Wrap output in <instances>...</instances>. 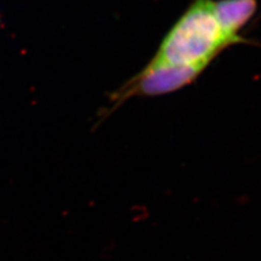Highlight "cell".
Here are the masks:
<instances>
[{"instance_id":"3","label":"cell","mask_w":261,"mask_h":261,"mask_svg":"<svg viewBox=\"0 0 261 261\" xmlns=\"http://www.w3.org/2000/svg\"><path fill=\"white\" fill-rule=\"evenodd\" d=\"M217 18L227 35L239 44L250 43L241 36V31L258 10L257 0H215Z\"/></svg>"},{"instance_id":"1","label":"cell","mask_w":261,"mask_h":261,"mask_svg":"<svg viewBox=\"0 0 261 261\" xmlns=\"http://www.w3.org/2000/svg\"><path fill=\"white\" fill-rule=\"evenodd\" d=\"M239 45L226 34L215 9V0H193L163 37L151 65L195 67L205 71L226 48Z\"/></svg>"},{"instance_id":"2","label":"cell","mask_w":261,"mask_h":261,"mask_svg":"<svg viewBox=\"0 0 261 261\" xmlns=\"http://www.w3.org/2000/svg\"><path fill=\"white\" fill-rule=\"evenodd\" d=\"M203 70L179 65H151L145 67L111 93L108 103L100 113V120L108 118L122 105L135 97H156L179 91L197 80Z\"/></svg>"}]
</instances>
